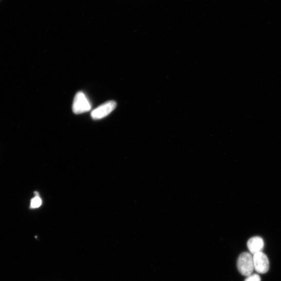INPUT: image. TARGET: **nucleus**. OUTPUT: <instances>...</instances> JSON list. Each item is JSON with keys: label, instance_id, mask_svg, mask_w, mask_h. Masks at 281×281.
Segmentation results:
<instances>
[{"label": "nucleus", "instance_id": "nucleus-1", "mask_svg": "<svg viewBox=\"0 0 281 281\" xmlns=\"http://www.w3.org/2000/svg\"><path fill=\"white\" fill-rule=\"evenodd\" d=\"M238 271L244 276H248L254 270L253 256L251 253L245 252L239 255L237 261Z\"/></svg>", "mask_w": 281, "mask_h": 281}, {"label": "nucleus", "instance_id": "nucleus-3", "mask_svg": "<svg viewBox=\"0 0 281 281\" xmlns=\"http://www.w3.org/2000/svg\"><path fill=\"white\" fill-rule=\"evenodd\" d=\"M116 106L117 103L114 101L106 102L91 112V117L95 120L102 119L110 114Z\"/></svg>", "mask_w": 281, "mask_h": 281}, {"label": "nucleus", "instance_id": "nucleus-7", "mask_svg": "<svg viewBox=\"0 0 281 281\" xmlns=\"http://www.w3.org/2000/svg\"><path fill=\"white\" fill-rule=\"evenodd\" d=\"M245 281H261V278L259 275L254 274L247 276Z\"/></svg>", "mask_w": 281, "mask_h": 281}, {"label": "nucleus", "instance_id": "nucleus-4", "mask_svg": "<svg viewBox=\"0 0 281 281\" xmlns=\"http://www.w3.org/2000/svg\"><path fill=\"white\" fill-rule=\"evenodd\" d=\"M254 269L259 273H267L269 269V261L267 255L262 252L253 255Z\"/></svg>", "mask_w": 281, "mask_h": 281}, {"label": "nucleus", "instance_id": "nucleus-2", "mask_svg": "<svg viewBox=\"0 0 281 281\" xmlns=\"http://www.w3.org/2000/svg\"><path fill=\"white\" fill-rule=\"evenodd\" d=\"M91 109V103L85 93L82 91L78 92L73 102V112L75 114H80L89 111Z\"/></svg>", "mask_w": 281, "mask_h": 281}, {"label": "nucleus", "instance_id": "nucleus-6", "mask_svg": "<svg viewBox=\"0 0 281 281\" xmlns=\"http://www.w3.org/2000/svg\"><path fill=\"white\" fill-rule=\"evenodd\" d=\"M35 196L31 200L30 208L32 209H38L42 205V200L39 196L37 192H34Z\"/></svg>", "mask_w": 281, "mask_h": 281}, {"label": "nucleus", "instance_id": "nucleus-5", "mask_svg": "<svg viewBox=\"0 0 281 281\" xmlns=\"http://www.w3.org/2000/svg\"><path fill=\"white\" fill-rule=\"evenodd\" d=\"M248 249L252 254H255L262 251L264 248L263 239L259 236H255L251 238L248 242Z\"/></svg>", "mask_w": 281, "mask_h": 281}]
</instances>
